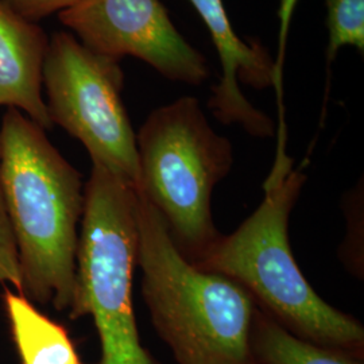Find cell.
<instances>
[{"label":"cell","instance_id":"1","mask_svg":"<svg viewBox=\"0 0 364 364\" xmlns=\"http://www.w3.org/2000/svg\"><path fill=\"white\" fill-rule=\"evenodd\" d=\"M0 176L21 270L22 294L69 311L77 273L81 176L45 130L15 108L0 126Z\"/></svg>","mask_w":364,"mask_h":364},{"label":"cell","instance_id":"2","mask_svg":"<svg viewBox=\"0 0 364 364\" xmlns=\"http://www.w3.org/2000/svg\"><path fill=\"white\" fill-rule=\"evenodd\" d=\"M291 164L287 151H277L258 209L192 264L245 287L260 311L294 336L363 355L362 324L320 299L293 257L287 223L305 174Z\"/></svg>","mask_w":364,"mask_h":364},{"label":"cell","instance_id":"3","mask_svg":"<svg viewBox=\"0 0 364 364\" xmlns=\"http://www.w3.org/2000/svg\"><path fill=\"white\" fill-rule=\"evenodd\" d=\"M136 195L142 294L177 363L255 364L250 346L255 299L237 282L186 259L161 213Z\"/></svg>","mask_w":364,"mask_h":364},{"label":"cell","instance_id":"4","mask_svg":"<svg viewBox=\"0 0 364 364\" xmlns=\"http://www.w3.org/2000/svg\"><path fill=\"white\" fill-rule=\"evenodd\" d=\"M138 260V195L132 182L92 165L84 186L76 289L70 318L91 316L97 364H159L139 338L132 304Z\"/></svg>","mask_w":364,"mask_h":364},{"label":"cell","instance_id":"5","mask_svg":"<svg viewBox=\"0 0 364 364\" xmlns=\"http://www.w3.org/2000/svg\"><path fill=\"white\" fill-rule=\"evenodd\" d=\"M136 150V191L161 213L182 255L198 262L220 237L210 198L232 166L231 142L209 126L197 99L181 97L149 115Z\"/></svg>","mask_w":364,"mask_h":364},{"label":"cell","instance_id":"6","mask_svg":"<svg viewBox=\"0 0 364 364\" xmlns=\"http://www.w3.org/2000/svg\"><path fill=\"white\" fill-rule=\"evenodd\" d=\"M123 70L115 58L87 49L73 34L49 38L42 69L46 108L57 124L100 165L138 186L136 135L122 100Z\"/></svg>","mask_w":364,"mask_h":364},{"label":"cell","instance_id":"7","mask_svg":"<svg viewBox=\"0 0 364 364\" xmlns=\"http://www.w3.org/2000/svg\"><path fill=\"white\" fill-rule=\"evenodd\" d=\"M58 18L91 52L117 61L139 58L189 85L209 77L204 55L178 33L159 0H78Z\"/></svg>","mask_w":364,"mask_h":364},{"label":"cell","instance_id":"8","mask_svg":"<svg viewBox=\"0 0 364 364\" xmlns=\"http://www.w3.org/2000/svg\"><path fill=\"white\" fill-rule=\"evenodd\" d=\"M189 1L208 28L220 58L223 76L209 102L213 115L225 124H242L254 136H272V119L248 102L239 81L258 90L273 87V58L259 43L248 45L236 36L223 0Z\"/></svg>","mask_w":364,"mask_h":364},{"label":"cell","instance_id":"9","mask_svg":"<svg viewBox=\"0 0 364 364\" xmlns=\"http://www.w3.org/2000/svg\"><path fill=\"white\" fill-rule=\"evenodd\" d=\"M48 48L46 33L0 0V105L21 111L45 131L53 129L42 96Z\"/></svg>","mask_w":364,"mask_h":364},{"label":"cell","instance_id":"10","mask_svg":"<svg viewBox=\"0 0 364 364\" xmlns=\"http://www.w3.org/2000/svg\"><path fill=\"white\" fill-rule=\"evenodd\" d=\"M4 309L22 364H82L64 326L39 311L25 294L6 289Z\"/></svg>","mask_w":364,"mask_h":364},{"label":"cell","instance_id":"11","mask_svg":"<svg viewBox=\"0 0 364 364\" xmlns=\"http://www.w3.org/2000/svg\"><path fill=\"white\" fill-rule=\"evenodd\" d=\"M250 346L255 364H363V355L294 336L258 306L252 318Z\"/></svg>","mask_w":364,"mask_h":364},{"label":"cell","instance_id":"12","mask_svg":"<svg viewBox=\"0 0 364 364\" xmlns=\"http://www.w3.org/2000/svg\"><path fill=\"white\" fill-rule=\"evenodd\" d=\"M326 7L328 48L326 63L331 66L338 50L352 46L364 52V0H324Z\"/></svg>","mask_w":364,"mask_h":364},{"label":"cell","instance_id":"13","mask_svg":"<svg viewBox=\"0 0 364 364\" xmlns=\"http://www.w3.org/2000/svg\"><path fill=\"white\" fill-rule=\"evenodd\" d=\"M0 284H11L15 291L21 293V270L18 262V252L15 247L11 225L7 216L4 196L0 176Z\"/></svg>","mask_w":364,"mask_h":364},{"label":"cell","instance_id":"14","mask_svg":"<svg viewBox=\"0 0 364 364\" xmlns=\"http://www.w3.org/2000/svg\"><path fill=\"white\" fill-rule=\"evenodd\" d=\"M299 0H279L278 9V19H279V34H278V53L274 61V84L278 99V109H279V124H284V107H282V81H284V63H285V52H287V41L289 30L291 25V18L296 11Z\"/></svg>","mask_w":364,"mask_h":364},{"label":"cell","instance_id":"15","mask_svg":"<svg viewBox=\"0 0 364 364\" xmlns=\"http://www.w3.org/2000/svg\"><path fill=\"white\" fill-rule=\"evenodd\" d=\"M14 13L37 23L54 13H61L78 0H1Z\"/></svg>","mask_w":364,"mask_h":364}]
</instances>
